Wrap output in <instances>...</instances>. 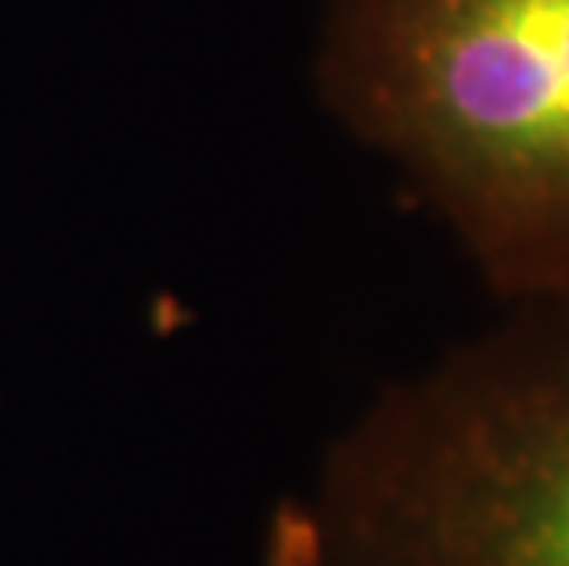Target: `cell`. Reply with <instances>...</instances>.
Instances as JSON below:
<instances>
[{"label":"cell","mask_w":569,"mask_h":566,"mask_svg":"<svg viewBox=\"0 0 569 566\" xmlns=\"http://www.w3.org/2000/svg\"><path fill=\"white\" fill-rule=\"evenodd\" d=\"M323 512L335 566H569V306L386 397Z\"/></svg>","instance_id":"obj_2"},{"label":"cell","mask_w":569,"mask_h":566,"mask_svg":"<svg viewBox=\"0 0 569 566\" xmlns=\"http://www.w3.org/2000/svg\"><path fill=\"white\" fill-rule=\"evenodd\" d=\"M320 78L496 291L569 306V0H338Z\"/></svg>","instance_id":"obj_1"}]
</instances>
